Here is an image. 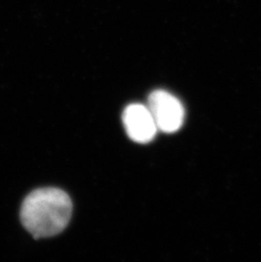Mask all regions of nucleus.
I'll list each match as a JSON object with an SVG mask.
<instances>
[{
  "instance_id": "obj_1",
  "label": "nucleus",
  "mask_w": 261,
  "mask_h": 262,
  "mask_svg": "<svg viewBox=\"0 0 261 262\" xmlns=\"http://www.w3.org/2000/svg\"><path fill=\"white\" fill-rule=\"evenodd\" d=\"M72 202L64 191L38 188L24 199L20 208L23 226L35 239L53 237L64 230L72 214Z\"/></svg>"
},
{
  "instance_id": "obj_2",
  "label": "nucleus",
  "mask_w": 261,
  "mask_h": 262,
  "mask_svg": "<svg viewBox=\"0 0 261 262\" xmlns=\"http://www.w3.org/2000/svg\"><path fill=\"white\" fill-rule=\"evenodd\" d=\"M148 109L153 116L158 130L165 134H173L183 126L185 111L180 100L165 91L156 90L148 97Z\"/></svg>"
},
{
  "instance_id": "obj_3",
  "label": "nucleus",
  "mask_w": 261,
  "mask_h": 262,
  "mask_svg": "<svg viewBox=\"0 0 261 262\" xmlns=\"http://www.w3.org/2000/svg\"><path fill=\"white\" fill-rule=\"evenodd\" d=\"M123 123L126 134L138 144L152 141L158 132L157 125L148 106L141 104H130L123 113Z\"/></svg>"
}]
</instances>
